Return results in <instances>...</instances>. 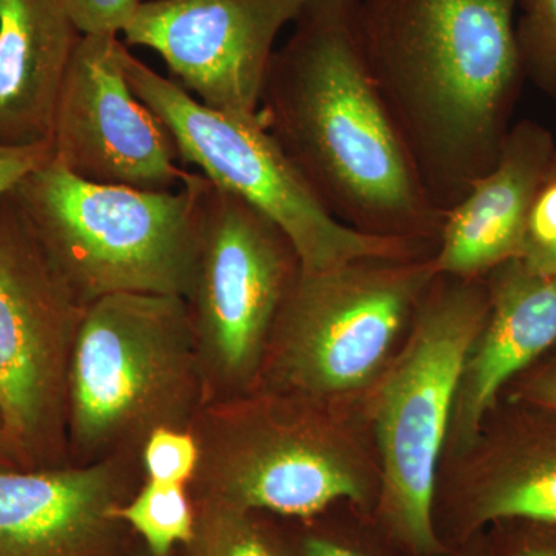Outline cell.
<instances>
[{
	"label": "cell",
	"mask_w": 556,
	"mask_h": 556,
	"mask_svg": "<svg viewBox=\"0 0 556 556\" xmlns=\"http://www.w3.org/2000/svg\"><path fill=\"white\" fill-rule=\"evenodd\" d=\"M195 504V532L185 556H281L249 518L251 511L218 503Z\"/></svg>",
	"instance_id": "obj_19"
},
{
	"label": "cell",
	"mask_w": 556,
	"mask_h": 556,
	"mask_svg": "<svg viewBox=\"0 0 556 556\" xmlns=\"http://www.w3.org/2000/svg\"><path fill=\"white\" fill-rule=\"evenodd\" d=\"M204 186L201 174L175 190L98 185L51 159L11 193L51 265L87 308L119 292L188 298Z\"/></svg>",
	"instance_id": "obj_4"
},
{
	"label": "cell",
	"mask_w": 556,
	"mask_h": 556,
	"mask_svg": "<svg viewBox=\"0 0 556 556\" xmlns=\"http://www.w3.org/2000/svg\"><path fill=\"white\" fill-rule=\"evenodd\" d=\"M300 258L276 223L206 178L199 257L186 303L206 404L258 390L274 327Z\"/></svg>",
	"instance_id": "obj_8"
},
{
	"label": "cell",
	"mask_w": 556,
	"mask_h": 556,
	"mask_svg": "<svg viewBox=\"0 0 556 556\" xmlns=\"http://www.w3.org/2000/svg\"><path fill=\"white\" fill-rule=\"evenodd\" d=\"M144 481L141 457L0 468V556H123L116 508Z\"/></svg>",
	"instance_id": "obj_13"
},
{
	"label": "cell",
	"mask_w": 556,
	"mask_h": 556,
	"mask_svg": "<svg viewBox=\"0 0 556 556\" xmlns=\"http://www.w3.org/2000/svg\"><path fill=\"white\" fill-rule=\"evenodd\" d=\"M489 309L468 351L452 424L470 442L508 380L556 342V276L508 260L489 274Z\"/></svg>",
	"instance_id": "obj_15"
},
{
	"label": "cell",
	"mask_w": 556,
	"mask_h": 556,
	"mask_svg": "<svg viewBox=\"0 0 556 556\" xmlns=\"http://www.w3.org/2000/svg\"><path fill=\"white\" fill-rule=\"evenodd\" d=\"M121 62L134 93L166 124L179 159L273 219L294 244L302 270L320 273L362 258L433 254L408 241L358 232L332 217L258 115L207 108L135 58L126 43Z\"/></svg>",
	"instance_id": "obj_5"
},
{
	"label": "cell",
	"mask_w": 556,
	"mask_h": 556,
	"mask_svg": "<svg viewBox=\"0 0 556 556\" xmlns=\"http://www.w3.org/2000/svg\"><path fill=\"white\" fill-rule=\"evenodd\" d=\"M519 258L532 269L556 276V149L530 208Z\"/></svg>",
	"instance_id": "obj_22"
},
{
	"label": "cell",
	"mask_w": 556,
	"mask_h": 556,
	"mask_svg": "<svg viewBox=\"0 0 556 556\" xmlns=\"http://www.w3.org/2000/svg\"><path fill=\"white\" fill-rule=\"evenodd\" d=\"M314 404L260 388L204 405L192 427L200 445L193 503L309 518L338 501H361V481L332 447Z\"/></svg>",
	"instance_id": "obj_10"
},
{
	"label": "cell",
	"mask_w": 556,
	"mask_h": 556,
	"mask_svg": "<svg viewBox=\"0 0 556 556\" xmlns=\"http://www.w3.org/2000/svg\"><path fill=\"white\" fill-rule=\"evenodd\" d=\"M478 514L482 521L527 519L556 525V452L497 478L482 496Z\"/></svg>",
	"instance_id": "obj_18"
},
{
	"label": "cell",
	"mask_w": 556,
	"mask_h": 556,
	"mask_svg": "<svg viewBox=\"0 0 556 556\" xmlns=\"http://www.w3.org/2000/svg\"><path fill=\"white\" fill-rule=\"evenodd\" d=\"M489 309L486 285L437 274L417 306L408 345L376 399L383 497L399 532L419 552L438 548V460L464 364Z\"/></svg>",
	"instance_id": "obj_6"
},
{
	"label": "cell",
	"mask_w": 556,
	"mask_h": 556,
	"mask_svg": "<svg viewBox=\"0 0 556 556\" xmlns=\"http://www.w3.org/2000/svg\"><path fill=\"white\" fill-rule=\"evenodd\" d=\"M80 38L56 0H0V144L51 142Z\"/></svg>",
	"instance_id": "obj_16"
},
{
	"label": "cell",
	"mask_w": 556,
	"mask_h": 556,
	"mask_svg": "<svg viewBox=\"0 0 556 556\" xmlns=\"http://www.w3.org/2000/svg\"><path fill=\"white\" fill-rule=\"evenodd\" d=\"M357 9L358 0H306L274 51L258 116L332 217L434 251L445 214L380 98Z\"/></svg>",
	"instance_id": "obj_1"
},
{
	"label": "cell",
	"mask_w": 556,
	"mask_h": 556,
	"mask_svg": "<svg viewBox=\"0 0 556 556\" xmlns=\"http://www.w3.org/2000/svg\"><path fill=\"white\" fill-rule=\"evenodd\" d=\"M53 156L51 142L35 146L0 144V199L16 189L22 179L49 163Z\"/></svg>",
	"instance_id": "obj_24"
},
{
	"label": "cell",
	"mask_w": 556,
	"mask_h": 556,
	"mask_svg": "<svg viewBox=\"0 0 556 556\" xmlns=\"http://www.w3.org/2000/svg\"><path fill=\"white\" fill-rule=\"evenodd\" d=\"M527 397L544 408L555 409L556 412V365L548 368L543 375L538 376L529 388H527Z\"/></svg>",
	"instance_id": "obj_25"
},
{
	"label": "cell",
	"mask_w": 556,
	"mask_h": 556,
	"mask_svg": "<svg viewBox=\"0 0 556 556\" xmlns=\"http://www.w3.org/2000/svg\"><path fill=\"white\" fill-rule=\"evenodd\" d=\"M555 149L554 135L535 121L511 126L492 170L445 212L431 255L434 273L479 280L519 258L530 208Z\"/></svg>",
	"instance_id": "obj_14"
},
{
	"label": "cell",
	"mask_w": 556,
	"mask_h": 556,
	"mask_svg": "<svg viewBox=\"0 0 556 556\" xmlns=\"http://www.w3.org/2000/svg\"><path fill=\"white\" fill-rule=\"evenodd\" d=\"M0 468H20L7 439L5 427H3L2 415H0Z\"/></svg>",
	"instance_id": "obj_27"
},
{
	"label": "cell",
	"mask_w": 556,
	"mask_h": 556,
	"mask_svg": "<svg viewBox=\"0 0 556 556\" xmlns=\"http://www.w3.org/2000/svg\"><path fill=\"white\" fill-rule=\"evenodd\" d=\"M518 0H358L362 49L427 195L447 212L492 170L522 83Z\"/></svg>",
	"instance_id": "obj_2"
},
{
	"label": "cell",
	"mask_w": 556,
	"mask_h": 556,
	"mask_svg": "<svg viewBox=\"0 0 556 556\" xmlns=\"http://www.w3.org/2000/svg\"><path fill=\"white\" fill-rule=\"evenodd\" d=\"M130 556H150V555H149V552H148V555L137 554V555H130Z\"/></svg>",
	"instance_id": "obj_29"
},
{
	"label": "cell",
	"mask_w": 556,
	"mask_h": 556,
	"mask_svg": "<svg viewBox=\"0 0 556 556\" xmlns=\"http://www.w3.org/2000/svg\"><path fill=\"white\" fill-rule=\"evenodd\" d=\"M144 479L189 486L200 463V445L192 430L159 428L141 448Z\"/></svg>",
	"instance_id": "obj_21"
},
{
	"label": "cell",
	"mask_w": 556,
	"mask_h": 556,
	"mask_svg": "<svg viewBox=\"0 0 556 556\" xmlns=\"http://www.w3.org/2000/svg\"><path fill=\"white\" fill-rule=\"evenodd\" d=\"M306 0H142L126 46L156 51L207 108L257 116L278 33Z\"/></svg>",
	"instance_id": "obj_12"
},
{
	"label": "cell",
	"mask_w": 556,
	"mask_h": 556,
	"mask_svg": "<svg viewBox=\"0 0 556 556\" xmlns=\"http://www.w3.org/2000/svg\"><path fill=\"white\" fill-rule=\"evenodd\" d=\"M434 276L431 255L300 269L278 313L260 388L318 402L364 387Z\"/></svg>",
	"instance_id": "obj_7"
},
{
	"label": "cell",
	"mask_w": 556,
	"mask_h": 556,
	"mask_svg": "<svg viewBox=\"0 0 556 556\" xmlns=\"http://www.w3.org/2000/svg\"><path fill=\"white\" fill-rule=\"evenodd\" d=\"M517 556H556L555 547H533L527 548V551L521 552Z\"/></svg>",
	"instance_id": "obj_28"
},
{
	"label": "cell",
	"mask_w": 556,
	"mask_h": 556,
	"mask_svg": "<svg viewBox=\"0 0 556 556\" xmlns=\"http://www.w3.org/2000/svg\"><path fill=\"white\" fill-rule=\"evenodd\" d=\"M80 35L118 36L142 0H56Z\"/></svg>",
	"instance_id": "obj_23"
},
{
	"label": "cell",
	"mask_w": 556,
	"mask_h": 556,
	"mask_svg": "<svg viewBox=\"0 0 556 556\" xmlns=\"http://www.w3.org/2000/svg\"><path fill=\"white\" fill-rule=\"evenodd\" d=\"M305 556H361L350 548L339 546L332 541L324 540V538H309L306 540Z\"/></svg>",
	"instance_id": "obj_26"
},
{
	"label": "cell",
	"mask_w": 556,
	"mask_h": 556,
	"mask_svg": "<svg viewBox=\"0 0 556 556\" xmlns=\"http://www.w3.org/2000/svg\"><path fill=\"white\" fill-rule=\"evenodd\" d=\"M11 192L0 199V415L17 467H64L70 358L86 306Z\"/></svg>",
	"instance_id": "obj_9"
},
{
	"label": "cell",
	"mask_w": 556,
	"mask_h": 556,
	"mask_svg": "<svg viewBox=\"0 0 556 556\" xmlns=\"http://www.w3.org/2000/svg\"><path fill=\"white\" fill-rule=\"evenodd\" d=\"M118 36L83 35L54 115L53 159L98 185L175 190L193 178L178 166L169 129L131 90Z\"/></svg>",
	"instance_id": "obj_11"
},
{
	"label": "cell",
	"mask_w": 556,
	"mask_h": 556,
	"mask_svg": "<svg viewBox=\"0 0 556 556\" xmlns=\"http://www.w3.org/2000/svg\"><path fill=\"white\" fill-rule=\"evenodd\" d=\"M204 405L185 299L119 292L87 306L68 368L72 466L139 457L159 428L192 430Z\"/></svg>",
	"instance_id": "obj_3"
},
{
	"label": "cell",
	"mask_w": 556,
	"mask_h": 556,
	"mask_svg": "<svg viewBox=\"0 0 556 556\" xmlns=\"http://www.w3.org/2000/svg\"><path fill=\"white\" fill-rule=\"evenodd\" d=\"M515 24L526 79L556 104V0H518Z\"/></svg>",
	"instance_id": "obj_20"
},
{
	"label": "cell",
	"mask_w": 556,
	"mask_h": 556,
	"mask_svg": "<svg viewBox=\"0 0 556 556\" xmlns=\"http://www.w3.org/2000/svg\"><path fill=\"white\" fill-rule=\"evenodd\" d=\"M116 518L144 541L150 556H170L195 532V504L186 485L144 479L135 495L116 508Z\"/></svg>",
	"instance_id": "obj_17"
}]
</instances>
